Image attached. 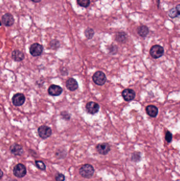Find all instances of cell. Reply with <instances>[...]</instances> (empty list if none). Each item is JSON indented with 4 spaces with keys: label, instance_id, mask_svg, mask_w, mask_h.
I'll return each instance as SVG.
<instances>
[{
    "label": "cell",
    "instance_id": "13",
    "mask_svg": "<svg viewBox=\"0 0 180 181\" xmlns=\"http://www.w3.org/2000/svg\"><path fill=\"white\" fill-rule=\"evenodd\" d=\"M2 21L4 25L9 27L12 25L14 24V19L12 15H11L10 13H6L5 15H3Z\"/></svg>",
    "mask_w": 180,
    "mask_h": 181
},
{
    "label": "cell",
    "instance_id": "10",
    "mask_svg": "<svg viewBox=\"0 0 180 181\" xmlns=\"http://www.w3.org/2000/svg\"><path fill=\"white\" fill-rule=\"evenodd\" d=\"M86 110L88 113L92 115H94L98 112L100 106L96 102H89L86 104Z\"/></svg>",
    "mask_w": 180,
    "mask_h": 181
},
{
    "label": "cell",
    "instance_id": "12",
    "mask_svg": "<svg viewBox=\"0 0 180 181\" xmlns=\"http://www.w3.org/2000/svg\"><path fill=\"white\" fill-rule=\"evenodd\" d=\"M48 93L50 96H59L63 93V89L57 85H51L49 88Z\"/></svg>",
    "mask_w": 180,
    "mask_h": 181
},
{
    "label": "cell",
    "instance_id": "29",
    "mask_svg": "<svg viewBox=\"0 0 180 181\" xmlns=\"http://www.w3.org/2000/svg\"><path fill=\"white\" fill-rule=\"evenodd\" d=\"M3 172L1 171V178L2 179V177H3Z\"/></svg>",
    "mask_w": 180,
    "mask_h": 181
},
{
    "label": "cell",
    "instance_id": "3",
    "mask_svg": "<svg viewBox=\"0 0 180 181\" xmlns=\"http://www.w3.org/2000/svg\"><path fill=\"white\" fill-rule=\"evenodd\" d=\"M92 80L98 85H103L106 83L107 79L105 74L101 71H97L92 76Z\"/></svg>",
    "mask_w": 180,
    "mask_h": 181
},
{
    "label": "cell",
    "instance_id": "24",
    "mask_svg": "<svg viewBox=\"0 0 180 181\" xmlns=\"http://www.w3.org/2000/svg\"><path fill=\"white\" fill-rule=\"evenodd\" d=\"M59 42L56 40H53L50 42V46L53 49H57L59 47Z\"/></svg>",
    "mask_w": 180,
    "mask_h": 181
},
{
    "label": "cell",
    "instance_id": "11",
    "mask_svg": "<svg viewBox=\"0 0 180 181\" xmlns=\"http://www.w3.org/2000/svg\"><path fill=\"white\" fill-rule=\"evenodd\" d=\"M122 96L124 99L126 101H130L133 100L135 97V92L132 89H125L122 92Z\"/></svg>",
    "mask_w": 180,
    "mask_h": 181
},
{
    "label": "cell",
    "instance_id": "18",
    "mask_svg": "<svg viewBox=\"0 0 180 181\" xmlns=\"http://www.w3.org/2000/svg\"><path fill=\"white\" fill-rule=\"evenodd\" d=\"M126 39H127V35L125 32H121L117 33L116 36V40L117 42L124 43L126 42Z\"/></svg>",
    "mask_w": 180,
    "mask_h": 181
},
{
    "label": "cell",
    "instance_id": "2",
    "mask_svg": "<svg viewBox=\"0 0 180 181\" xmlns=\"http://www.w3.org/2000/svg\"><path fill=\"white\" fill-rule=\"evenodd\" d=\"M27 169L24 165L19 163L16 165L13 169V173L15 177L18 178H22L24 177L27 174Z\"/></svg>",
    "mask_w": 180,
    "mask_h": 181
},
{
    "label": "cell",
    "instance_id": "4",
    "mask_svg": "<svg viewBox=\"0 0 180 181\" xmlns=\"http://www.w3.org/2000/svg\"><path fill=\"white\" fill-rule=\"evenodd\" d=\"M38 134L43 139H46L50 137L52 135V130L50 127L47 126H41L38 129Z\"/></svg>",
    "mask_w": 180,
    "mask_h": 181
},
{
    "label": "cell",
    "instance_id": "14",
    "mask_svg": "<svg viewBox=\"0 0 180 181\" xmlns=\"http://www.w3.org/2000/svg\"><path fill=\"white\" fill-rule=\"evenodd\" d=\"M66 87L70 91H74L78 88V84L75 79L70 78L66 82Z\"/></svg>",
    "mask_w": 180,
    "mask_h": 181
},
{
    "label": "cell",
    "instance_id": "15",
    "mask_svg": "<svg viewBox=\"0 0 180 181\" xmlns=\"http://www.w3.org/2000/svg\"><path fill=\"white\" fill-rule=\"evenodd\" d=\"M12 58L16 62H21L24 59V55L19 50H15L12 52Z\"/></svg>",
    "mask_w": 180,
    "mask_h": 181
},
{
    "label": "cell",
    "instance_id": "8",
    "mask_svg": "<svg viewBox=\"0 0 180 181\" xmlns=\"http://www.w3.org/2000/svg\"><path fill=\"white\" fill-rule=\"evenodd\" d=\"M25 96L22 93H17L14 95L12 98L13 104L15 106H22L25 102Z\"/></svg>",
    "mask_w": 180,
    "mask_h": 181
},
{
    "label": "cell",
    "instance_id": "17",
    "mask_svg": "<svg viewBox=\"0 0 180 181\" xmlns=\"http://www.w3.org/2000/svg\"><path fill=\"white\" fill-rule=\"evenodd\" d=\"M137 32L141 37H145L149 33V28L145 25H141L137 28Z\"/></svg>",
    "mask_w": 180,
    "mask_h": 181
},
{
    "label": "cell",
    "instance_id": "25",
    "mask_svg": "<svg viewBox=\"0 0 180 181\" xmlns=\"http://www.w3.org/2000/svg\"><path fill=\"white\" fill-rule=\"evenodd\" d=\"M61 115L63 117V119H66L67 120H69V119H70V115L69 114V112H68L67 111H63L61 113Z\"/></svg>",
    "mask_w": 180,
    "mask_h": 181
},
{
    "label": "cell",
    "instance_id": "21",
    "mask_svg": "<svg viewBox=\"0 0 180 181\" xmlns=\"http://www.w3.org/2000/svg\"><path fill=\"white\" fill-rule=\"evenodd\" d=\"M77 3L80 6L87 8L90 4V0H77Z\"/></svg>",
    "mask_w": 180,
    "mask_h": 181
},
{
    "label": "cell",
    "instance_id": "16",
    "mask_svg": "<svg viewBox=\"0 0 180 181\" xmlns=\"http://www.w3.org/2000/svg\"><path fill=\"white\" fill-rule=\"evenodd\" d=\"M147 115L151 117H155L158 114V109L154 106H149L146 108Z\"/></svg>",
    "mask_w": 180,
    "mask_h": 181
},
{
    "label": "cell",
    "instance_id": "7",
    "mask_svg": "<svg viewBox=\"0 0 180 181\" xmlns=\"http://www.w3.org/2000/svg\"><path fill=\"white\" fill-rule=\"evenodd\" d=\"M11 153L15 156H21L24 153L23 147L18 144L12 145L10 147Z\"/></svg>",
    "mask_w": 180,
    "mask_h": 181
},
{
    "label": "cell",
    "instance_id": "23",
    "mask_svg": "<svg viewBox=\"0 0 180 181\" xmlns=\"http://www.w3.org/2000/svg\"><path fill=\"white\" fill-rule=\"evenodd\" d=\"M55 180L56 181H65V176L61 173H57L55 175Z\"/></svg>",
    "mask_w": 180,
    "mask_h": 181
},
{
    "label": "cell",
    "instance_id": "9",
    "mask_svg": "<svg viewBox=\"0 0 180 181\" xmlns=\"http://www.w3.org/2000/svg\"><path fill=\"white\" fill-rule=\"evenodd\" d=\"M96 150L99 154L106 155L111 150V146L106 142H103L98 144L96 146Z\"/></svg>",
    "mask_w": 180,
    "mask_h": 181
},
{
    "label": "cell",
    "instance_id": "20",
    "mask_svg": "<svg viewBox=\"0 0 180 181\" xmlns=\"http://www.w3.org/2000/svg\"><path fill=\"white\" fill-rule=\"evenodd\" d=\"M85 35L88 39H92L94 35V31L92 28H87L85 31Z\"/></svg>",
    "mask_w": 180,
    "mask_h": 181
},
{
    "label": "cell",
    "instance_id": "28",
    "mask_svg": "<svg viewBox=\"0 0 180 181\" xmlns=\"http://www.w3.org/2000/svg\"><path fill=\"white\" fill-rule=\"evenodd\" d=\"M31 1L33 2H36V3H38V2H40L41 0H31Z\"/></svg>",
    "mask_w": 180,
    "mask_h": 181
},
{
    "label": "cell",
    "instance_id": "27",
    "mask_svg": "<svg viewBox=\"0 0 180 181\" xmlns=\"http://www.w3.org/2000/svg\"><path fill=\"white\" fill-rule=\"evenodd\" d=\"M176 9L178 12V14L180 15V5H178L176 7Z\"/></svg>",
    "mask_w": 180,
    "mask_h": 181
},
{
    "label": "cell",
    "instance_id": "26",
    "mask_svg": "<svg viewBox=\"0 0 180 181\" xmlns=\"http://www.w3.org/2000/svg\"><path fill=\"white\" fill-rule=\"evenodd\" d=\"M166 140L168 142H171L172 140V135L169 131H168L166 135Z\"/></svg>",
    "mask_w": 180,
    "mask_h": 181
},
{
    "label": "cell",
    "instance_id": "6",
    "mask_svg": "<svg viewBox=\"0 0 180 181\" xmlns=\"http://www.w3.org/2000/svg\"><path fill=\"white\" fill-rule=\"evenodd\" d=\"M43 47L42 45L38 43L32 44L30 47V52L32 56L38 57L42 54Z\"/></svg>",
    "mask_w": 180,
    "mask_h": 181
},
{
    "label": "cell",
    "instance_id": "22",
    "mask_svg": "<svg viewBox=\"0 0 180 181\" xmlns=\"http://www.w3.org/2000/svg\"><path fill=\"white\" fill-rule=\"evenodd\" d=\"M169 15L171 18H174L178 17L179 14H178V12L176 8H173L171 9V10H170L169 12Z\"/></svg>",
    "mask_w": 180,
    "mask_h": 181
},
{
    "label": "cell",
    "instance_id": "19",
    "mask_svg": "<svg viewBox=\"0 0 180 181\" xmlns=\"http://www.w3.org/2000/svg\"><path fill=\"white\" fill-rule=\"evenodd\" d=\"M36 166L37 168L41 170V171H45L46 169V166L44 164V162L42 160H36L35 162Z\"/></svg>",
    "mask_w": 180,
    "mask_h": 181
},
{
    "label": "cell",
    "instance_id": "5",
    "mask_svg": "<svg viewBox=\"0 0 180 181\" xmlns=\"http://www.w3.org/2000/svg\"><path fill=\"white\" fill-rule=\"evenodd\" d=\"M149 53L154 59H159L163 55L164 48L159 45H154L152 47Z\"/></svg>",
    "mask_w": 180,
    "mask_h": 181
},
{
    "label": "cell",
    "instance_id": "1",
    "mask_svg": "<svg viewBox=\"0 0 180 181\" xmlns=\"http://www.w3.org/2000/svg\"><path fill=\"white\" fill-rule=\"evenodd\" d=\"M80 175L85 179H90L95 173V169L92 165L86 164L82 166L79 169Z\"/></svg>",
    "mask_w": 180,
    "mask_h": 181
}]
</instances>
